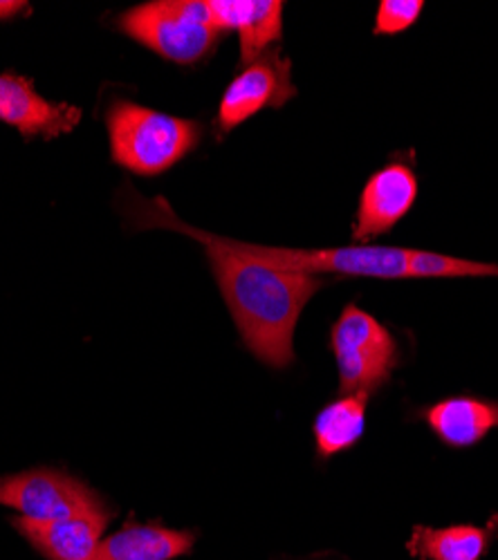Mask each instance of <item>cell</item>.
<instances>
[{
    "label": "cell",
    "instance_id": "obj_11",
    "mask_svg": "<svg viewBox=\"0 0 498 560\" xmlns=\"http://www.w3.org/2000/svg\"><path fill=\"white\" fill-rule=\"evenodd\" d=\"M216 27L236 30L245 66L258 61L271 43L281 40L283 3L279 0H207Z\"/></svg>",
    "mask_w": 498,
    "mask_h": 560
},
{
    "label": "cell",
    "instance_id": "obj_9",
    "mask_svg": "<svg viewBox=\"0 0 498 560\" xmlns=\"http://www.w3.org/2000/svg\"><path fill=\"white\" fill-rule=\"evenodd\" d=\"M81 110L40 97L32 81L19 74H0V121L14 126L23 137L53 139L74 130Z\"/></svg>",
    "mask_w": 498,
    "mask_h": 560
},
{
    "label": "cell",
    "instance_id": "obj_14",
    "mask_svg": "<svg viewBox=\"0 0 498 560\" xmlns=\"http://www.w3.org/2000/svg\"><path fill=\"white\" fill-rule=\"evenodd\" d=\"M367 401L369 395H346L328 404L314 419L316 451L324 457L341 453L359 442L367 429Z\"/></svg>",
    "mask_w": 498,
    "mask_h": 560
},
{
    "label": "cell",
    "instance_id": "obj_12",
    "mask_svg": "<svg viewBox=\"0 0 498 560\" xmlns=\"http://www.w3.org/2000/svg\"><path fill=\"white\" fill-rule=\"evenodd\" d=\"M194 542V532L160 525H128L102 540L93 560H171L187 553Z\"/></svg>",
    "mask_w": 498,
    "mask_h": 560
},
{
    "label": "cell",
    "instance_id": "obj_15",
    "mask_svg": "<svg viewBox=\"0 0 498 560\" xmlns=\"http://www.w3.org/2000/svg\"><path fill=\"white\" fill-rule=\"evenodd\" d=\"M489 545V532L474 525L433 529L418 525L406 549L422 560H480Z\"/></svg>",
    "mask_w": 498,
    "mask_h": 560
},
{
    "label": "cell",
    "instance_id": "obj_6",
    "mask_svg": "<svg viewBox=\"0 0 498 560\" xmlns=\"http://www.w3.org/2000/svg\"><path fill=\"white\" fill-rule=\"evenodd\" d=\"M0 504L16 509L30 521H61L85 511L104 509L83 482L50 469H34L0 478Z\"/></svg>",
    "mask_w": 498,
    "mask_h": 560
},
{
    "label": "cell",
    "instance_id": "obj_13",
    "mask_svg": "<svg viewBox=\"0 0 498 560\" xmlns=\"http://www.w3.org/2000/svg\"><path fill=\"white\" fill-rule=\"evenodd\" d=\"M425 417L427 424L444 444L465 448L480 442L491 429L498 427V404L454 397L431 406Z\"/></svg>",
    "mask_w": 498,
    "mask_h": 560
},
{
    "label": "cell",
    "instance_id": "obj_8",
    "mask_svg": "<svg viewBox=\"0 0 498 560\" xmlns=\"http://www.w3.org/2000/svg\"><path fill=\"white\" fill-rule=\"evenodd\" d=\"M418 198V179L409 166L389 164L367 182L355 215L352 241L367 243L391 231Z\"/></svg>",
    "mask_w": 498,
    "mask_h": 560
},
{
    "label": "cell",
    "instance_id": "obj_3",
    "mask_svg": "<svg viewBox=\"0 0 498 560\" xmlns=\"http://www.w3.org/2000/svg\"><path fill=\"white\" fill-rule=\"evenodd\" d=\"M113 160L140 175H160L189 155L202 135L192 119L164 115L130 102H115L106 113Z\"/></svg>",
    "mask_w": 498,
    "mask_h": 560
},
{
    "label": "cell",
    "instance_id": "obj_7",
    "mask_svg": "<svg viewBox=\"0 0 498 560\" xmlns=\"http://www.w3.org/2000/svg\"><path fill=\"white\" fill-rule=\"evenodd\" d=\"M290 61L279 52L260 57L228 85L218 106V130L232 132L243 121L258 115L263 108H281L294 95L290 79Z\"/></svg>",
    "mask_w": 498,
    "mask_h": 560
},
{
    "label": "cell",
    "instance_id": "obj_2",
    "mask_svg": "<svg viewBox=\"0 0 498 560\" xmlns=\"http://www.w3.org/2000/svg\"><path fill=\"white\" fill-rule=\"evenodd\" d=\"M250 256L275 267L308 271V273H339L367 278H467V276H498V265L476 262L433 252L406 247H373L350 245L331 249H283L263 247L236 241Z\"/></svg>",
    "mask_w": 498,
    "mask_h": 560
},
{
    "label": "cell",
    "instance_id": "obj_17",
    "mask_svg": "<svg viewBox=\"0 0 498 560\" xmlns=\"http://www.w3.org/2000/svg\"><path fill=\"white\" fill-rule=\"evenodd\" d=\"M23 8H27V5L25 3H14V0H0V19L16 16Z\"/></svg>",
    "mask_w": 498,
    "mask_h": 560
},
{
    "label": "cell",
    "instance_id": "obj_10",
    "mask_svg": "<svg viewBox=\"0 0 498 560\" xmlns=\"http://www.w3.org/2000/svg\"><path fill=\"white\" fill-rule=\"evenodd\" d=\"M108 523L111 513L95 509L48 523L21 516L14 527L50 560H93Z\"/></svg>",
    "mask_w": 498,
    "mask_h": 560
},
{
    "label": "cell",
    "instance_id": "obj_1",
    "mask_svg": "<svg viewBox=\"0 0 498 560\" xmlns=\"http://www.w3.org/2000/svg\"><path fill=\"white\" fill-rule=\"evenodd\" d=\"M135 209V222L140 226L183 231L205 247L236 328L256 359L271 368H286L294 361L297 320L305 303L324 288L320 276L263 262L243 252L236 241L211 236L177 220L164 200L138 202Z\"/></svg>",
    "mask_w": 498,
    "mask_h": 560
},
{
    "label": "cell",
    "instance_id": "obj_4",
    "mask_svg": "<svg viewBox=\"0 0 498 560\" xmlns=\"http://www.w3.org/2000/svg\"><path fill=\"white\" fill-rule=\"evenodd\" d=\"M119 27L166 61L192 66L207 59L220 40L207 3L196 0H158L126 12Z\"/></svg>",
    "mask_w": 498,
    "mask_h": 560
},
{
    "label": "cell",
    "instance_id": "obj_5",
    "mask_svg": "<svg viewBox=\"0 0 498 560\" xmlns=\"http://www.w3.org/2000/svg\"><path fill=\"white\" fill-rule=\"evenodd\" d=\"M331 348L344 395H371L382 388L397 361L391 332L357 305H348L331 332Z\"/></svg>",
    "mask_w": 498,
    "mask_h": 560
},
{
    "label": "cell",
    "instance_id": "obj_16",
    "mask_svg": "<svg viewBox=\"0 0 498 560\" xmlns=\"http://www.w3.org/2000/svg\"><path fill=\"white\" fill-rule=\"evenodd\" d=\"M422 0H382L375 19V34H399L409 30L422 14Z\"/></svg>",
    "mask_w": 498,
    "mask_h": 560
}]
</instances>
